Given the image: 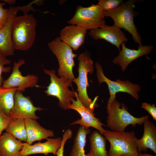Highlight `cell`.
I'll return each instance as SVG.
<instances>
[{
    "instance_id": "1",
    "label": "cell",
    "mask_w": 156,
    "mask_h": 156,
    "mask_svg": "<svg viewBox=\"0 0 156 156\" xmlns=\"http://www.w3.org/2000/svg\"><path fill=\"white\" fill-rule=\"evenodd\" d=\"M36 19L32 14L17 16L12 30V44L15 50L25 51L33 45L36 37Z\"/></svg>"
},
{
    "instance_id": "2",
    "label": "cell",
    "mask_w": 156,
    "mask_h": 156,
    "mask_svg": "<svg viewBox=\"0 0 156 156\" xmlns=\"http://www.w3.org/2000/svg\"><path fill=\"white\" fill-rule=\"evenodd\" d=\"M141 1L137 0H129L122 3L116 8L104 12L105 17L111 18L114 22V25L120 28H123L130 34L135 43L139 46L142 45L141 36L138 32L134 23V18L136 13L133 10L135 4Z\"/></svg>"
},
{
    "instance_id": "3",
    "label": "cell",
    "mask_w": 156,
    "mask_h": 156,
    "mask_svg": "<svg viewBox=\"0 0 156 156\" xmlns=\"http://www.w3.org/2000/svg\"><path fill=\"white\" fill-rule=\"evenodd\" d=\"M107 125L111 131L118 132L125 131L129 125L135 126L141 125L148 119L149 116H146L137 118L133 116L128 111V108L123 103H120L116 99L109 104H107Z\"/></svg>"
},
{
    "instance_id": "4",
    "label": "cell",
    "mask_w": 156,
    "mask_h": 156,
    "mask_svg": "<svg viewBox=\"0 0 156 156\" xmlns=\"http://www.w3.org/2000/svg\"><path fill=\"white\" fill-rule=\"evenodd\" d=\"M79 61L78 70L79 76L73 80L77 86V95L82 104L86 107L94 110L95 107L98 106L96 102L98 96L93 100L90 98L87 93V88L90 86L88 79V73L92 74L94 70L93 62L90 53L87 51L80 54L77 57Z\"/></svg>"
},
{
    "instance_id": "5",
    "label": "cell",
    "mask_w": 156,
    "mask_h": 156,
    "mask_svg": "<svg viewBox=\"0 0 156 156\" xmlns=\"http://www.w3.org/2000/svg\"><path fill=\"white\" fill-rule=\"evenodd\" d=\"M103 135L110 144L108 156H139L134 131L118 132L107 130Z\"/></svg>"
},
{
    "instance_id": "6",
    "label": "cell",
    "mask_w": 156,
    "mask_h": 156,
    "mask_svg": "<svg viewBox=\"0 0 156 156\" xmlns=\"http://www.w3.org/2000/svg\"><path fill=\"white\" fill-rule=\"evenodd\" d=\"M44 73L50 77V82L44 91L47 96L56 97L59 100L58 105L62 109H68V106L71 103L72 100L75 96L74 90L69 89L72 86L73 81L63 77L59 78L56 75L54 70H49L44 68Z\"/></svg>"
},
{
    "instance_id": "7",
    "label": "cell",
    "mask_w": 156,
    "mask_h": 156,
    "mask_svg": "<svg viewBox=\"0 0 156 156\" xmlns=\"http://www.w3.org/2000/svg\"><path fill=\"white\" fill-rule=\"evenodd\" d=\"M104 11L97 4L88 7L77 6L73 18L68 22L70 24L79 26L84 29L92 30L105 26Z\"/></svg>"
},
{
    "instance_id": "8",
    "label": "cell",
    "mask_w": 156,
    "mask_h": 156,
    "mask_svg": "<svg viewBox=\"0 0 156 156\" xmlns=\"http://www.w3.org/2000/svg\"><path fill=\"white\" fill-rule=\"evenodd\" d=\"M48 45L58 60V75L73 81L75 78L73 71L75 65L74 58L77 54L74 53L72 49L62 42L59 37L49 42Z\"/></svg>"
},
{
    "instance_id": "9",
    "label": "cell",
    "mask_w": 156,
    "mask_h": 156,
    "mask_svg": "<svg viewBox=\"0 0 156 156\" xmlns=\"http://www.w3.org/2000/svg\"><path fill=\"white\" fill-rule=\"evenodd\" d=\"M35 3L34 1H32L25 5L10 6L8 9L9 15L7 22L5 26L0 29V53L5 57L13 55L15 50L12 41V30L17 12L21 11L27 14L30 11H36L32 6Z\"/></svg>"
},
{
    "instance_id": "10",
    "label": "cell",
    "mask_w": 156,
    "mask_h": 156,
    "mask_svg": "<svg viewBox=\"0 0 156 156\" xmlns=\"http://www.w3.org/2000/svg\"><path fill=\"white\" fill-rule=\"evenodd\" d=\"M95 66L99 85L104 82L106 83L108 87L110 97L107 101V104H109L115 100L116 94L119 92L128 93L136 100H138L139 95L138 93L141 90L139 85L133 84L128 80L121 81L118 79L116 81H112L105 76L103 73L102 67L99 63H96Z\"/></svg>"
},
{
    "instance_id": "11",
    "label": "cell",
    "mask_w": 156,
    "mask_h": 156,
    "mask_svg": "<svg viewBox=\"0 0 156 156\" xmlns=\"http://www.w3.org/2000/svg\"><path fill=\"white\" fill-rule=\"evenodd\" d=\"M25 63L22 59L19 60L17 62L13 63L12 73L6 79L3 81L2 86L8 88L17 87V91L22 92L27 88L37 86L39 79L38 76L29 74L24 76L20 71V67Z\"/></svg>"
},
{
    "instance_id": "12",
    "label": "cell",
    "mask_w": 156,
    "mask_h": 156,
    "mask_svg": "<svg viewBox=\"0 0 156 156\" xmlns=\"http://www.w3.org/2000/svg\"><path fill=\"white\" fill-rule=\"evenodd\" d=\"M75 93L76 100L74 99L72 100L71 104L68 107V109H73L76 111L80 115L81 118L73 122L71 125L79 124L87 128L93 127L103 135L106 131V130L103 127L105 125L95 116L94 110L84 105L78 98L77 93L75 92Z\"/></svg>"
},
{
    "instance_id": "13",
    "label": "cell",
    "mask_w": 156,
    "mask_h": 156,
    "mask_svg": "<svg viewBox=\"0 0 156 156\" xmlns=\"http://www.w3.org/2000/svg\"><path fill=\"white\" fill-rule=\"evenodd\" d=\"M43 110L39 107H35L29 96H26L22 92L16 90L14 96V105L9 116L12 118L36 120L39 118L36 115V112Z\"/></svg>"
},
{
    "instance_id": "14",
    "label": "cell",
    "mask_w": 156,
    "mask_h": 156,
    "mask_svg": "<svg viewBox=\"0 0 156 156\" xmlns=\"http://www.w3.org/2000/svg\"><path fill=\"white\" fill-rule=\"evenodd\" d=\"M89 36L95 40H104L115 45L120 51V46L128 40L121 29L113 25H107L90 30Z\"/></svg>"
},
{
    "instance_id": "15",
    "label": "cell",
    "mask_w": 156,
    "mask_h": 156,
    "mask_svg": "<svg viewBox=\"0 0 156 156\" xmlns=\"http://www.w3.org/2000/svg\"><path fill=\"white\" fill-rule=\"evenodd\" d=\"M44 142H40L33 145L25 142L20 152L19 156H28L36 154H43L47 155L49 153L56 155L58 149L62 144V139L61 137L48 138Z\"/></svg>"
},
{
    "instance_id": "16",
    "label": "cell",
    "mask_w": 156,
    "mask_h": 156,
    "mask_svg": "<svg viewBox=\"0 0 156 156\" xmlns=\"http://www.w3.org/2000/svg\"><path fill=\"white\" fill-rule=\"evenodd\" d=\"M121 46L122 49L119 55L114 59L112 62L114 64H118L123 71L131 62L140 57L148 54L153 48L152 45H142L139 46L137 49H132L126 47L125 43Z\"/></svg>"
},
{
    "instance_id": "17",
    "label": "cell",
    "mask_w": 156,
    "mask_h": 156,
    "mask_svg": "<svg viewBox=\"0 0 156 156\" xmlns=\"http://www.w3.org/2000/svg\"><path fill=\"white\" fill-rule=\"evenodd\" d=\"M87 30L77 25L70 24L65 26L60 32L61 40L74 51L84 43Z\"/></svg>"
},
{
    "instance_id": "18",
    "label": "cell",
    "mask_w": 156,
    "mask_h": 156,
    "mask_svg": "<svg viewBox=\"0 0 156 156\" xmlns=\"http://www.w3.org/2000/svg\"><path fill=\"white\" fill-rule=\"evenodd\" d=\"M144 133L140 139H137L136 143L138 152L146 151L149 148L156 153V127L148 119L143 123Z\"/></svg>"
},
{
    "instance_id": "19",
    "label": "cell",
    "mask_w": 156,
    "mask_h": 156,
    "mask_svg": "<svg viewBox=\"0 0 156 156\" xmlns=\"http://www.w3.org/2000/svg\"><path fill=\"white\" fill-rule=\"evenodd\" d=\"M24 121L27 135L26 142L28 144L31 145L36 141L54 136L53 131L44 128L36 120L29 118L24 120Z\"/></svg>"
},
{
    "instance_id": "20",
    "label": "cell",
    "mask_w": 156,
    "mask_h": 156,
    "mask_svg": "<svg viewBox=\"0 0 156 156\" xmlns=\"http://www.w3.org/2000/svg\"><path fill=\"white\" fill-rule=\"evenodd\" d=\"M25 142L17 140L7 132L0 137V155L1 156H19Z\"/></svg>"
},
{
    "instance_id": "21",
    "label": "cell",
    "mask_w": 156,
    "mask_h": 156,
    "mask_svg": "<svg viewBox=\"0 0 156 156\" xmlns=\"http://www.w3.org/2000/svg\"><path fill=\"white\" fill-rule=\"evenodd\" d=\"M89 140L90 151L87 156H108L106 140L98 131H94L90 135Z\"/></svg>"
},
{
    "instance_id": "22",
    "label": "cell",
    "mask_w": 156,
    "mask_h": 156,
    "mask_svg": "<svg viewBox=\"0 0 156 156\" xmlns=\"http://www.w3.org/2000/svg\"><path fill=\"white\" fill-rule=\"evenodd\" d=\"M90 133V130L89 128L80 126L74 138L70 156H87L84 148L86 135Z\"/></svg>"
},
{
    "instance_id": "23",
    "label": "cell",
    "mask_w": 156,
    "mask_h": 156,
    "mask_svg": "<svg viewBox=\"0 0 156 156\" xmlns=\"http://www.w3.org/2000/svg\"><path fill=\"white\" fill-rule=\"evenodd\" d=\"M4 130L19 141L27 142V135L24 120L12 118Z\"/></svg>"
},
{
    "instance_id": "24",
    "label": "cell",
    "mask_w": 156,
    "mask_h": 156,
    "mask_svg": "<svg viewBox=\"0 0 156 156\" xmlns=\"http://www.w3.org/2000/svg\"><path fill=\"white\" fill-rule=\"evenodd\" d=\"M17 89L15 87H0V109L8 116L14 106V95Z\"/></svg>"
},
{
    "instance_id": "25",
    "label": "cell",
    "mask_w": 156,
    "mask_h": 156,
    "mask_svg": "<svg viewBox=\"0 0 156 156\" xmlns=\"http://www.w3.org/2000/svg\"><path fill=\"white\" fill-rule=\"evenodd\" d=\"M97 4L104 12L108 11L118 7L123 3V0H99Z\"/></svg>"
},
{
    "instance_id": "26",
    "label": "cell",
    "mask_w": 156,
    "mask_h": 156,
    "mask_svg": "<svg viewBox=\"0 0 156 156\" xmlns=\"http://www.w3.org/2000/svg\"><path fill=\"white\" fill-rule=\"evenodd\" d=\"M11 61L6 57L0 53V87H1L3 81V79L2 76L3 73H9L11 70L10 66L5 67V65L10 64Z\"/></svg>"
},
{
    "instance_id": "27",
    "label": "cell",
    "mask_w": 156,
    "mask_h": 156,
    "mask_svg": "<svg viewBox=\"0 0 156 156\" xmlns=\"http://www.w3.org/2000/svg\"><path fill=\"white\" fill-rule=\"evenodd\" d=\"M5 3L4 2L0 1V29L5 26L8 17L9 9L3 8Z\"/></svg>"
},
{
    "instance_id": "28",
    "label": "cell",
    "mask_w": 156,
    "mask_h": 156,
    "mask_svg": "<svg viewBox=\"0 0 156 156\" xmlns=\"http://www.w3.org/2000/svg\"><path fill=\"white\" fill-rule=\"evenodd\" d=\"M12 119L0 109V137L2 135L3 131L4 130Z\"/></svg>"
},
{
    "instance_id": "29",
    "label": "cell",
    "mask_w": 156,
    "mask_h": 156,
    "mask_svg": "<svg viewBox=\"0 0 156 156\" xmlns=\"http://www.w3.org/2000/svg\"><path fill=\"white\" fill-rule=\"evenodd\" d=\"M141 107L150 114L154 120H156V107L154 104L151 105L150 103H144Z\"/></svg>"
},
{
    "instance_id": "30",
    "label": "cell",
    "mask_w": 156,
    "mask_h": 156,
    "mask_svg": "<svg viewBox=\"0 0 156 156\" xmlns=\"http://www.w3.org/2000/svg\"><path fill=\"white\" fill-rule=\"evenodd\" d=\"M66 140H62L61 147L58 150L56 155L57 156H63L64 147Z\"/></svg>"
},
{
    "instance_id": "31",
    "label": "cell",
    "mask_w": 156,
    "mask_h": 156,
    "mask_svg": "<svg viewBox=\"0 0 156 156\" xmlns=\"http://www.w3.org/2000/svg\"><path fill=\"white\" fill-rule=\"evenodd\" d=\"M3 1L5 3H7L10 5H13L15 2L16 0H3Z\"/></svg>"
},
{
    "instance_id": "32",
    "label": "cell",
    "mask_w": 156,
    "mask_h": 156,
    "mask_svg": "<svg viewBox=\"0 0 156 156\" xmlns=\"http://www.w3.org/2000/svg\"><path fill=\"white\" fill-rule=\"evenodd\" d=\"M139 156H156V155H151L146 153H144L142 154L141 152L139 153Z\"/></svg>"
},
{
    "instance_id": "33",
    "label": "cell",
    "mask_w": 156,
    "mask_h": 156,
    "mask_svg": "<svg viewBox=\"0 0 156 156\" xmlns=\"http://www.w3.org/2000/svg\"><path fill=\"white\" fill-rule=\"evenodd\" d=\"M0 156H1L0 155Z\"/></svg>"
}]
</instances>
